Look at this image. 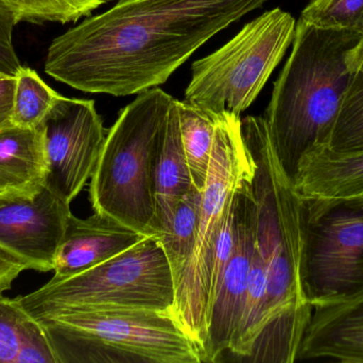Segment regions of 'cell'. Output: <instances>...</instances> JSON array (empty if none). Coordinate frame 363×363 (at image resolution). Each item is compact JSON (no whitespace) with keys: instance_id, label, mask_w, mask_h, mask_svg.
Wrapping results in <instances>:
<instances>
[{"instance_id":"cell-23","label":"cell","mask_w":363,"mask_h":363,"mask_svg":"<svg viewBox=\"0 0 363 363\" xmlns=\"http://www.w3.org/2000/svg\"><path fill=\"white\" fill-rule=\"evenodd\" d=\"M326 148L336 153L363 151V70L354 75Z\"/></svg>"},{"instance_id":"cell-28","label":"cell","mask_w":363,"mask_h":363,"mask_svg":"<svg viewBox=\"0 0 363 363\" xmlns=\"http://www.w3.org/2000/svg\"><path fill=\"white\" fill-rule=\"evenodd\" d=\"M25 270H29L28 264L0 244V294L10 290L13 281Z\"/></svg>"},{"instance_id":"cell-13","label":"cell","mask_w":363,"mask_h":363,"mask_svg":"<svg viewBox=\"0 0 363 363\" xmlns=\"http://www.w3.org/2000/svg\"><path fill=\"white\" fill-rule=\"evenodd\" d=\"M146 238L106 215L95 212L87 219H79L72 213L55 254L52 278H68L85 272Z\"/></svg>"},{"instance_id":"cell-31","label":"cell","mask_w":363,"mask_h":363,"mask_svg":"<svg viewBox=\"0 0 363 363\" xmlns=\"http://www.w3.org/2000/svg\"><path fill=\"white\" fill-rule=\"evenodd\" d=\"M345 200H347L350 205H352L354 208L357 209L363 215V194L360 196H356V197L345 198Z\"/></svg>"},{"instance_id":"cell-20","label":"cell","mask_w":363,"mask_h":363,"mask_svg":"<svg viewBox=\"0 0 363 363\" xmlns=\"http://www.w3.org/2000/svg\"><path fill=\"white\" fill-rule=\"evenodd\" d=\"M267 302L268 275L256 244L240 317L230 340L228 352L238 357H249L266 326Z\"/></svg>"},{"instance_id":"cell-11","label":"cell","mask_w":363,"mask_h":363,"mask_svg":"<svg viewBox=\"0 0 363 363\" xmlns=\"http://www.w3.org/2000/svg\"><path fill=\"white\" fill-rule=\"evenodd\" d=\"M70 215V205L45 185L34 193L0 194V244L29 270L53 271Z\"/></svg>"},{"instance_id":"cell-29","label":"cell","mask_w":363,"mask_h":363,"mask_svg":"<svg viewBox=\"0 0 363 363\" xmlns=\"http://www.w3.org/2000/svg\"><path fill=\"white\" fill-rule=\"evenodd\" d=\"M15 85V77L0 75V129L12 125Z\"/></svg>"},{"instance_id":"cell-22","label":"cell","mask_w":363,"mask_h":363,"mask_svg":"<svg viewBox=\"0 0 363 363\" xmlns=\"http://www.w3.org/2000/svg\"><path fill=\"white\" fill-rule=\"evenodd\" d=\"M15 78L13 125L25 128L40 127L47 113L61 95L46 85L31 68L23 66Z\"/></svg>"},{"instance_id":"cell-6","label":"cell","mask_w":363,"mask_h":363,"mask_svg":"<svg viewBox=\"0 0 363 363\" xmlns=\"http://www.w3.org/2000/svg\"><path fill=\"white\" fill-rule=\"evenodd\" d=\"M255 163L245 145L240 115L219 113L211 163L200 192L194 247L180 283L172 313L198 347L201 362L208 336L211 302L209 291L216 243L234 202L237 190L252 180Z\"/></svg>"},{"instance_id":"cell-18","label":"cell","mask_w":363,"mask_h":363,"mask_svg":"<svg viewBox=\"0 0 363 363\" xmlns=\"http://www.w3.org/2000/svg\"><path fill=\"white\" fill-rule=\"evenodd\" d=\"M0 363H57L44 328L19 302L0 294Z\"/></svg>"},{"instance_id":"cell-8","label":"cell","mask_w":363,"mask_h":363,"mask_svg":"<svg viewBox=\"0 0 363 363\" xmlns=\"http://www.w3.org/2000/svg\"><path fill=\"white\" fill-rule=\"evenodd\" d=\"M298 281L315 307L363 293V215L345 198L298 194Z\"/></svg>"},{"instance_id":"cell-30","label":"cell","mask_w":363,"mask_h":363,"mask_svg":"<svg viewBox=\"0 0 363 363\" xmlns=\"http://www.w3.org/2000/svg\"><path fill=\"white\" fill-rule=\"evenodd\" d=\"M353 64L356 70H363V38L354 50Z\"/></svg>"},{"instance_id":"cell-25","label":"cell","mask_w":363,"mask_h":363,"mask_svg":"<svg viewBox=\"0 0 363 363\" xmlns=\"http://www.w3.org/2000/svg\"><path fill=\"white\" fill-rule=\"evenodd\" d=\"M300 19L315 27L363 32V0H311Z\"/></svg>"},{"instance_id":"cell-19","label":"cell","mask_w":363,"mask_h":363,"mask_svg":"<svg viewBox=\"0 0 363 363\" xmlns=\"http://www.w3.org/2000/svg\"><path fill=\"white\" fill-rule=\"evenodd\" d=\"M182 142L191 175L199 192L206 183L213 139L220 112L196 106L187 100H178Z\"/></svg>"},{"instance_id":"cell-27","label":"cell","mask_w":363,"mask_h":363,"mask_svg":"<svg viewBox=\"0 0 363 363\" xmlns=\"http://www.w3.org/2000/svg\"><path fill=\"white\" fill-rule=\"evenodd\" d=\"M16 23L14 13L0 1V75L15 77L23 67L13 46L12 33Z\"/></svg>"},{"instance_id":"cell-10","label":"cell","mask_w":363,"mask_h":363,"mask_svg":"<svg viewBox=\"0 0 363 363\" xmlns=\"http://www.w3.org/2000/svg\"><path fill=\"white\" fill-rule=\"evenodd\" d=\"M40 128L47 160L44 185L70 205L99 161L106 136L101 117L94 100L61 95Z\"/></svg>"},{"instance_id":"cell-24","label":"cell","mask_w":363,"mask_h":363,"mask_svg":"<svg viewBox=\"0 0 363 363\" xmlns=\"http://www.w3.org/2000/svg\"><path fill=\"white\" fill-rule=\"evenodd\" d=\"M16 16L18 23H67L89 16L102 0H0Z\"/></svg>"},{"instance_id":"cell-15","label":"cell","mask_w":363,"mask_h":363,"mask_svg":"<svg viewBox=\"0 0 363 363\" xmlns=\"http://www.w3.org/2000/svg\"><path fill=\"white\" fill-rule=\"evenodd\" d=\"M194 190L182 142L178 99L174 98L155 163V202L159 238L169 227L182 200Z\"/></svg>"},{"instance_id":"cell-26","label":"cell","mask_w":363,"mask_h":363,"mask_svg":"<svg viewBox=\"0 0 363 363\" xmlns=\"http://www.w3.org/2000/svg\"><path fill=\"white\" fill-rule=\"evenodd\" d=\"M235 241H236V219H235V207L234 202H233L230 212L226 217L219 238H218L217 243H216L213 266H211V279H209L211 307H213V298H215L216 292H217L218 285H219L224 270H225L226 266H228V261L232 257Z\"/></svg>"},{"instance_id":"cell-2","label":"cell","mask_w":363,"mask_h":363,"mask_svg":"<svg viewBox=\"0 0 363 363\" xmlns=\"http://www.w3.org/2000/svg\"><path fill=\"white\" fill-rule=\"evenodd\" d=\"M362 38L358 30L296 23L291 53L264 117L277 163L294 188L305 158L328 147Z\"/></svg>"},{"instance_id":"cell-21","label":"cell","mask_w":363,"mask_h":363,"mask_svg":"<svg viewBox=\"0 0 363 363\" xmlns=\"http://www.w3.org/2000/svg\"><path fill=\"white\" fill-rule=\"evenodd\" d=\"M199 204L200 192L194 190L182 200L169 227L159 238L167 256L176 287L192 253Z\"/></svg>"},{"instance_id":"cell-9","label":"cell","mask_w":363,"mask_h":363,"mask_svg":"<svg viewBox=\"0 0 363 363\" xmlns=\"http://www.w3.org/2000/svg\"><path fill=\"white\" fill-rule=\"evenodd\" d=\"M296 28L294 17L279 8L250 21L221 48L192 64L185 100L240 115L283 59Z\"/></svg>"},{"instance_id":"cell-16","label":"cell","mask_w":363,"mask_h":363,"mask_svg":"<svg viewBox=\"0 0 363 363\" xmlns=\"http://www.w3.org/2000/svg\"><path fill=\"white\" fill-rule=\"evenodd\" d=\"M46 153L40 128L0 129V194H30L44 185Z\"/></svg>"},{"instance_id":"cell-32","label":"cell","mask_w":363,"mask_h":363,"mask_svg":"<svg viewBox=\"0 0 363 363\" xmlns=\"http://www.w3.org/2000/svg\"><path fill=\"white\" fill-rule=\"evenodd\" d=\"M102 1H104V4H106V2L118 1V0H102Z\"/></svg>"},{"instance_id":"cell-4","label":"cell","mask_w":363,"mask_h":363,"mask_svg":"<svg viewBox=\"0 0 363 363\" xmlns=\"http://www.w3.org/2000/svg\"><path fill=\"white\" fill-rule=\"evenodd\" d=\"M174 97L160 87L138 94L106 132L91 176L94 211L147 237H157L155 170Z\"/></svg>"},{"instance_id":"cell-17","label":"cell","mask_w":363,"mask_h":363,"mask_svg":"<svg viewBox=\"0 0 363 363\" xmlns=\"http://www.w3.org/2000/svg\"><path fill=\"white\" fill-rule=\"evenodd\" d=\"M294 191L301 196L352 198L363 194V151L336 153L321 148L305 158Z\"/></svg>"},{"instance_id":"cell-12","label":"cell","mask_w":363,"mask_h":363,"mask_svg":"<svg viewBox=\"0 0 363 363\" xmlns=\"http://www.w3.org/2000/svg\"><path fill=\"white\" fill-rule=\"evenodd\" d=\"M234 207L236 241L213 298L202 363L219 362L228 351L240 317L256 246V204L252 180L237 190Z\"/></svg>"},{"instance_id":"cell-7","label":"cell","mask_w":363,"mask_h":363,"mask_svg":"<svg viewBox=\"0 0 363 363\" xmlns=\"http://www.w3.org/2000/svg\"><path fill=\"white\" fill-rule=\"evenodd\" d=\"M18 300L35 319L63 309L89 307L172 313L176 285L161 240L151 236L85 272L50 279Z\"/></svg>"},{"instance_id":"cell-5","label":"cell","mask_w":363,"mask_h":363,"mask_svg":"<svg viewBox=\"0 0 363 363\" xmlns=\"http://www.w3.org/2000/svg\"><path fill=\"white\" fill-rule=\"evenodd\" d=\"M38 320L57 363H202L170 311L89 307Z\"/></svg>"},{"instance_id":"cell-14","label":"cell","mask_w":363,"mask_h":363,"mask_svg":"<svg viewBox=\"0 0 363 363\" xmlns=\"http://www.w3.org/2000/svg\"><path fill=\"white\" fill-rule=\"evenodd\" d=\"M363 363V293L315 307L296 362Z\"/></svg>"},{"instance_id":"cell-3","label":"cell","mask_w":363,"mask_h":363,"mask_svg":"<svg viewBox=\"0 0 363 363\" xmlns=\"http://www.w3.org/2000/svg\"><path fill=\"white\" fill-rule=\"evenodd\" d=\"M241 130L255 163L256 244L268 275L266 326L252 354L260 362H296L313 309L298 287V194L279 168L264 117H245Z\"/></svg>"},{"instance_id":"cell-1","label":"cell","mask_w":363,"mask_h":363,"mask_svg":"<svg viewBox=\"0 0 363 363\" xmlns=\"http://www.w3.org/2000/svg\"><path fill=\"white\" fill-rule=\"evenodd\" d=\"M269 0H118L55 38L45 72L86 93L163 85L209 38Z\"/></svg>"}]
</instances>
